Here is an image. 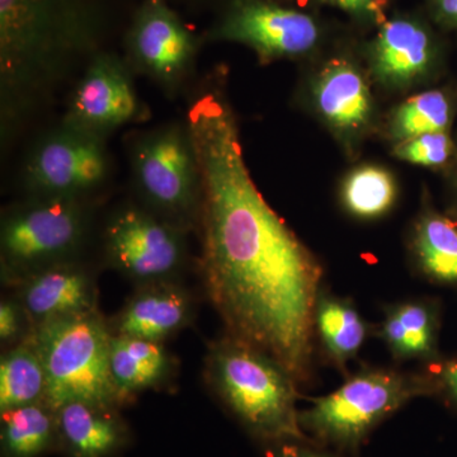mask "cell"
<instances>
[{"label":"cell","mask_w":457,"mask_h":457,"mask_svg":"<svg viewBox=\"0 0 457 457\" xmlns=\"http://www.w3.org/2000/svg\"><path fill=\"white\" fill-rule=\"evenodd\" d=\"M206 378L251 431L270 440H302L294 378L275 360L228 337L210 348Z\"/></svg>","instance_id":"3957f363"},{"label":"cell","mask_w":457,"mask_h":457,"mask_svg":"<svg viewBox=\"0 0 457 457\" xmlns=\"http://www.w3.org/2000/svg\"><path fill=\"white\" fill-rule=\"evenodd\" d=\"M319 2L342 9L354 17L378 20L383 16L387 0H319Z\"/></svg>","instance_id":"83f0119b"},{"label":"cell","mask_w":457,"mask_h":457,"mask_svg":"<svg viewBox=\"0 0 457 457\" xmlns=\"http://www.w3.org/2000/svg\"><path fill=\"white\" fill-rule=\"evenodd\" d=\"M98 0H0V123L8 144L101 51Z\"/></svg>","instance_id":"7a4b0ae2"},{"label":"cell","mask_w":457,"mask_h":457,"mask_svg":"<svg viewBox=\"0 0 457 457\" xmlns=\"http://www.w3.org/2000/svg\"><path fill=\"white\" fill-rule=\"evenodd\" d=\"M220 79H207L187 111L201 180V270L228 337L308 376L321 267L254 185L239 125Z\"/></svg>","instance_id":"6da1fadb"},{"label":"cell","mask_w":457,"mask_h":457,"mask_svg":"<svg viewBox=\"0 0 457 457\" xmlns=\"http://www.w3.org/2000/svg\"><path fill=\"white\" fill-rule=\"evenodd\" d=\"M376 79L389 88H404L422 79L433 62L431 35L411 18L386 21L369 50Z\"/></svg>","instance_id":"5bb4252c"},{"label":"cell","mask_w":457,"mask_h":457,"mask_svg":"<svg viewBox=\"0 0 457 457\" xmlns=\"http://www.w3.org/2000/svg\"><path fill=\"white\" fill-rule=\"evenodd\" d=\"M186 233L145 206H125L104 228L108 262L140 284L171 279L186 260Z\"/></svg>","instance_id":"30bf717a"},{"label":"cell","mask_w":457,"mask_h":457,"mask_svg":"<svg viewBox=\"0 0 457 457\" xmlns=\"http://www.w3.org/2000/svg\"><path fill=\"white\" fill-rule=\"evenodd\" d=\"M453 143L446 131L427 132L396 143L394 155L407 163L422 167H441L449 161Z\"/></svg>","instance_id":"484cf974"},{"label":"cell","mask_w":457,"mask_h":457,"mask_svg":"<svg viewBox=\"0 0 457 457\" xmlns=\"http://www.w3.org/2000/svg\"><path fill=\"white\" fill-rule=\"evenodd\" d=\"M145 116L146 108L135 88L134 71L125 57L101 50L78 75L62 122L107 140L122 126Z\"/></svg>","instance_id":"8fae6325"},{"label":"cell","mask_w":457,"mask_h":457,"mask_svg":"<svg viewBox=\"0 0 457 457\" xmlns=\"http://www.w3.org/2000/svg\"><path fill=\"white\" fill-rule=\"evenodd\" d=\"M413 249L418 263L429 278L457 282V228L438 213H426L414 228Z\"/></svg>","instance_id":"ffe728a7"},{"label":"cell","mask_w":457,"mask_h":457,"mask_svg":"<svg viewBox=\"0 0 457 457\" xmlns=\"http://www.w3.org/2000/svg\"><path fill=\"white\" fill-rule=\"evenodd\" d=\"M111 171L106 140L60 123L27 155L23 186L29 197L86 198Z\"/></svg>","instance_id":"ba28073f"},{"label":"cell","mask_w":457,"mask_h":457,"mask_svg":"<svg viewBox=\"0 0 457 457\" xmlns=\"http://www.w3.org/2000/svg\"><path fill=\"white\" fill-rule=\"evenodd\" d=\"M450 120V102L445 93L428 90L400 104L390 117L387 131L400 143L427 132L446 131Z\"/></svg>","instance_id":"d4e9b609"},{"label":"cell","mask_w":457,"mask_h":457,"mask_svg":"<svg viewBox=\"0 0 457 457\" xmlns=\"http://www.w3.org/2000/svg\"><path fill=\"white\" fill-rule=\"evenodd\" d=\"M170 369V359L161 342L113 335L110 370L119 402L155 386Z\"/></svg>","instance_id":"ac0fdd59"},{"label":"cell","mask_w":457,"mask_h":457,"mask_svg":"<svg viewBox=\"0 0 457 457\" xmlns=\"http://www.w3.org/2000/svg\"><path fill=\"white\" fill-rule=\"evenodd\" d=\"M442 378L453 399L457 400V362L451 363L442 372Z\"/></svg>","instance_id":"4dcf8cb0"},{"label":"cell","mask_w":457,"mask_h":457,"mask_svg":"<svg viewBox=\"0 0 457 457\" xmlns=\"http://www.w3.org/2000/svg\"><path fill=\"white\" fill-rule=\"evenodd\" d=\"M46 375L29 341L3 354L0 361V411L45 403Z\"/></svg>","instance_id":"d6986e66"},{"label":"cell","mask_w":457,"mask_h":457,"mask_svg":"<svg viewBox=\"0 0 457 457\" xmlns=\"http://www.w3.org/2000/svg\"><path fill=\"white\" fill-rule=\"evenodd\" d=\"M381 335L395 356L402 359L428 356L433 350L431 312L422 303L396 306L385 318Z\"/></svg>","instance_id":"cb8c5ba5"},{"label":"cell","mask_w":457,"mask_h":457,"mask_svg":"<svg viewBox=\"0 0 457 457\" xmlns=\"http://www.w3.org/2000/svg\"><path fill=\"white\" fill-rule=\"evenodd\" d=\"M55 411L44 402L2 413L3 449L9 457H36L53 441Z\"/></svg>","instance_id":"44dd1931"},{"label":"cell","mask_w":457,"mask_h":457,"mask_svg":"<svg viewBox=\"0 0 457 457\" xmlns=\"http://www.w3.org/2000/svg\"><path fill=\"white\" fill-rule=\"evenodd\" d=\"M433 4L441 20L457 25V0H433Z\"/></svg>","instance_id":"f1b7e54d"},{"label":"cell","mask_w":457,"mask_h":457,"mask_svg":"<svg viewBox=\"0 0 457 457\" xmlns=\"http://www.w3.org/2000/svg\"><path fill=\"white\" fill-rule=\"evenodd\" d=\"M270 2H276V0H270Z\"/></svg>","instance_id":"1f68e13d"},{"label":"cell","mask_w":457,"mask_h":457,"mask_svg":"<svg viewBox=\"0 0 457 457\" xmlns=\"http://www.w3.org/2000/svg\"><path fill=\"white\" fill-rule=\"evenodd\" d=\"M278 457H332L328 456L326 453H317L311 449L299 446H284L278 453Z\"/></svg>","instance_id":"f546056e"},{"label":"cell","mask_w":457,"mask_h":457,"mask_svg":"<svg viewBox=\"0 0 457 457\" xmlns=\"http://www.w3.org/2000/svg\"><path fill=\"white\" fill-rule=\"evenodd\" d=\"M427 386L416 376L385 370L361 372L299 413L300 427L327 444L353 449L381 420L425 394Z\"/></svg>","instance_id":"52a82bcc"},{"label":"cell","mask_w":457,"mask_h":457,"mask_svg":"<svg viewBox=\"0 0 457 457\" xmlns=\"http://www.w3.org/2000/svg\"><path fill=\"white\" fill-rule=\"evenodd\" d=\"M56 427L73 457H107L119 449L123 428L111 408L74 402L55 411Z\"/></svg>","instance_id":"e0dca14e"},{"label":"cell","mask_w":457,"mask_h":457,"mask_svg":"<svg viewBox=\"0 0 457 457\" xmlns=\"http://www.w3.org/2000/svg\"><path fill=\"white\" fill-rule=\"evenodd\" d=\"M26 312L16 300H3L0 303V339L3 343L14 341L22 330Z\"/></svg>","instance_id":"4316f807"},{"label":"cell","mask_w":457,"mask_h":457,"mask_svg":"<svg viewBox=\"0 0 457 457\" xmlns=\"http://www.w3.org/2000/svg\"><path fill=\"white\" fill-rule=\"evenodd\" d=\"M90 225L86 198L29 197L3 213V278L16 281L59 262L77 260Z\"/></svg>","instance_id":"8992f818"},{"label":"cell","mask_w":457,"mask_h":457,"mask_svg":"<svg viewBox=\"0 0 457 457\" xmlns=\"http://www.w3.org/2000/svg\"><path fill=\"white\" fill-rule=\"evenodd\" d=\"M113 333L98 311L54 319L31 328L27 341L46 375L45 404L56 411L74 402L112 408L117 399L110 370Z\"/></svg>","instance_id":"277c9868"},{"label":"cell","mask_w":457,"mask_h":457,"mask_svg":"<svg viewBox=\"0 0 457 457\" xmlns=\"http://www.w3.org/2000/svg\"><path fill=\"white\" fill-rule=\"evenodd\" d=\"M315 326L324 347L338 365L353 359L366 338V324L350 303L319 296Z\"/></svg>","instance_id":"7402d4cb"},{"label":"cell","mask_w":457,"mask_h":457,"mask_svg":"<svg viewBox=\"0 0 457 457\" xmlns=\"http://www.w3.org/2000/svg\"><path fill=\"white\" fill-rule=\"evenodd\" d=\"M18 302L32 327L97 311V288L77 260L59 262L17 278Z\"/></svg>","instance_id":"4fadbf2b"},{"label":"cell","mask_w":457,"mask_h":457,"mask_svg":"<svg viewBox=\"0 0 457 457\" xmlns=\"http://www.w3.org/2000/svg\"><path fill=\"white\" fill-rule=\"evenodd\" d=\"M198 51L200 38L165 0H144L126 35L123 57L134 74L173 96L194 75Z\"/></svg>","instance_id":"9c48e42d"},{"label":"cell","mask_w":457,"mask_h":457,"mask_svg":"<svg viewBox=\"0 0 457 457\" xmlns=\"http://www.w3.org/2000/svg\"><path fill=\"white\" fill-rule=\"evenodd\" d=\"M130 167L147 210L185 231L200 224L203 180L187 121L141 134L131 145Z\"/></svg>","instance_id":"5b68a950"},{"label":"cell","mask_w":457,"mask_h":457,"mask_svg":"<svg viewBox=\"0 0 457 457\" xmlns=\"http://www.w3.org/2000/svg\"><path fill=\"white\" fill-rule=\"evenodd\" d=\"M191 296L173 279L146 282L135 291L111 328L114 336L163 342L191 320Z\"/></svg>","instance_id":"9a60e30c"},{"label":"cell","mask_w":457,"mask_h":457,"mask_svg":"<svg viewBox=\"0 0 457 457\" xmlns=\"http://www.w3.org/2000/svg\"><path fill=\"white\" fill-rule=\"evenodd\" d=\"M396 200V183L389 170L363 165L352 170L342 186V203L360 219H376L392 209Z\"/></svg>","instance_id":"603a6c76"},{"label":"cell","mask_w":457,"mask_h":457,"mask_svg":"<svg viewBox=\"0 0 457 457\" xmlns=\"http://www.w3.org/2000/svg\"><path fill=\"white\" fill-rule=\"evenodd\" d=\"M315 106L324 121L345 135L368 128L374 113L369 84L353 62L332 59L318 74L312 88Z\"/></svg>","instance_id":"2e32d148"},{"label":"cell","mask_w":457,"mask_h":457,"mask_svg":"<svg viewBox=\"0 0 457 457\" xmlns=\"http://www.w3.org/2000/svg\"><path fill=\"white\" fill-rule=\"evenodd\" d=\"M319 37L314 18L270 0H234L209 33L210 40L245 45L267 62L305 55Z\"/></svg>","instance_id":"7c38bea8"}]
</instances>
